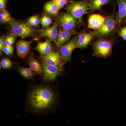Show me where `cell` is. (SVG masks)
<instances>
[{"label":"cell","instance_id":"obj_1","mask_svg":"<svg viewBox=\"0 0 126 126\" xmlns=\"http://www.w3.org/2000/svg\"><path fill=\"white\" fill-rule=\"evenodd\" d=\"M55 100L54 93L47 87L35 88L30 94V103L32 107L35 111H40L49 108Z\"/></svg>","mask_w":126,"mask_h":126},{"label":"cell","instance_id":"obj_2","mask_svg":"<svg viewBox=\"0 0 126 126\" xmlns=\"http://www.w3.org/2000/svg\"><path fill=\"white\" fill-rule=\"evenodd\" d=\"M11 34L24 39L26 37H34L39 31L30 26L27 23H23L13 19L8 23Z\"/></svg>","mask_w":126,"mask_h":126},{"label":"cell","instance_id":"obj_3","mask_svg":"<svg viewBox=\"0 0 126 126\" xmlns=\"http://www.w3.org/2000/svg\"><path fill=\"white\" fill-rule=\"evenodd\" d=\"M65 9L69 14L79 20V22H82L83 16L91 9V6L90 3L85 0L73 1L69 4Z\"/></svg>","mask_w":126,"mask_h":126},{"label":"cell","instance_id":"obj_4","mask_svg":"<svg viewBox=\"0 0 126 126\" xmlns=\"http://www.w3.org/2000/svg\"><path fill=\"white\" fill-rule=\"evenodd\" d=\"M113 42L107 39H101L95 43L93 45L94 54L95 56L106 58L111 54Z\"/></svg>","mask_w":126,"mask_h":126},{"label":"cell","instance_id":"obj_5","mask_svg":"<svg viewBox=\"0 0 126 126\" xmlns=\"http://www.w3.org/2000/svg\"><path fill=\"white\" fill-rule=\"evenodd\" d=\"M62 66L48 64L43 61L42 72L45 80L51 82L55 80L57 77L61 75Z\"/></svg>","mask_w":126,"mask_h":126},{"label":"cell","instance_id":"obj_6","mask_svg":"<svg viewBox=\"0 0 126 126\" xmlns=\"http://www.w3.org/2000/svg\"><path fill=\"white\" fill-rule=\"evenodd\" d=\"M116 23V19L113 15L107 17L102 27L94 31L95 37L101 38L111 34L115 29Z\"/></svg>","mask_w":126,"mask_h":126},{"label":"cell","instance_id":"obj_7","mask_svg":"<svg viewBox=\"0 0 126 126\" xmlns=\"http://www.w3.org/2000/svg\"><path fill=\"white\" fill-rule=\"evenodd\" d=\"M77 38L71 40L68 43L60 47V52L61 60L64 63H66L70 61L72 52L77 48Z\"/></svg>","mask_w":126,"mask_h":126},{"label":"cell","instance_id":"obj_8","mask_svg":"<svg viewBox=\"0 0 126 126\" xmlns=\"http://www.w3.org/2000/svg\"><path fill=\"white\" fill-rule=\"evenodd\" d=\"M58 20L61 28L64 30L74 29L78 23L77 19L68 13L61 14L59 16Z\"/></svg>","mask_w":126,"mask_h":126},{"label":"cell","instance_id":"obj_9","mask_svg":"<svg viewBox=\"0 0 126 126\" xmlns=\"http://www.w3.org/2000/svg\"><path fill=\"white\" fill-rule=\"evenodd\" d=\"M35 40H36V39L30 41L21 40L17 42L16 44V50L18 56L22 59L26 58L29 52L31 44Z\"/></svg>","mask_w":126,"mask_h":126},{"label":"cell","instance_id":"obj_10","mask_svg":"<svg viewBox=\"0 0 126 126\" xmlns=\"http://www.w3.org/2000/svg\"><path fill=\"white\" fill-rule=\"evenodd\" d=\"M107 18L99 14H94L91 15L89 18L88 28L94 30L98 29L102 27Z\"/></svg>","mask_w":126,"mask_h":126},{"label":"cell","instance_id":"obj_11","mask_svg":"<svg viewBox=\"0 0 126 126\" xmlns=\"http://www.w3.org/2000/svg\"><path fill=\"white\" fill-rule=\"evenodd\" d=\"M95 36L94 31L89 33H83L79 35L77 38L76 47L84 49L87 47L93 38Z\"/></svg>","mask_w":126,"mask_h":126},{"label":"cell","instance_id":"obj_12","mask_svg":"<svg viewBox=\"0 0 126 126\" xmlns=\"http://www.w3.org/2000/svg\"><path fill=\"white\" fill-rule=\"evenodd\" d=\"M77 33V32L74 30L67 31L63 29H59L58 34L55 42L57 47H61L69 39L72 35Z\"/></svg>","mask_w":126,"mask_h":126},{"label":"cell","instance_id":"obj_13","mask_svg":"<svg viewBox=\"0 0 126 126\" xmlns=\"http://www.w3.org/2000/svg\"><path fill=\"white\" fill-rule=\"evenodd\" d=\"M43 61L48 64L54 65H63L61 55L59 52L52 51L48 54L43 56Z\"/></svg>","mask_w":126,"mask_h":126},{"label":"cell","instance_id":"obj_14","mask_svg":"<svg viewBox=\"0 0 126 126\" xmlns=\"http://www.w3.org/2000/svg\"><path fill=\"white\" fill-rule=\"evenodd\" d=\"M38 32L41 36H46L55 43L58 34V25L55 23L52 27L39 31Z\"/></svg>","mask_w":126,"mask_h":126},{"label":"cell","instance_id":"obj_15","mask_svg":"<svg viewBox=\"0 0 126 126\" xmlns=\"http://www.w3.org/2000/svg\"><path fill=\"white\" fill-rule=\"evenodd\" d=\"M51 41L47 38L44 42H38L35 49L39 52L41 56L47 55L52 51Z\"/></svg>","mask_w":126,"mask_h":126},{"label":"cell","instance_id":"obj_16","mask_svg":"<svg viewBox=\"0 0 126 126\" xmlns=\"http://www.w3.org/2000/svg\"><path fill=\"white\" fill-rule=\"evenodd\" d=\"M118 11L116 23L119 25L123 19L126 18V0H117Z\"/></svg>","mask_w":126,"mask_h":126},{"label":"cell","instance_id":"obj_17","mask_svg":"<svg viewBox=\"0 0 126 126\" xmlns=\"http://www.w3.org/2000/svg\"><path fill=\"white\" fill-rule=\"evenodd\" d=\"M44 9L47 15L52 16L58 15L60 10L53 0L46 2L44 6Z\"/></svg>","mask_w":126,"mask_h":126},{"label":"cell","instance_id":"obj_18","mask_svg":"<svg viewBox=\"0 0 126 126\" xmlns=\"http://www.w3.org/2000/svg\"><path fill=\"white\" fill-rule=\"evenodd\" d=\"M28 60L30 68L35 73L40 74L42 72V67L38 60L32 55L29 56Z\"/></svg>","mask_w":126,"mask_h":126},{"label":"cell","instance_id":"obj_19","mask_svg":"<svg viewBox=\"0 0 126 126\" xmlns=\"http://www.w3.org/2000/svg\"><path fill=\"white\" fill-rule=\"evenodd\" d=\"M18 71L22 77L27 79H31L35 76L34 72L30 68L21 67L18 68Z\"/></svg>","mask_w":126,"mask_h":126},{"label":"cell","instance_id":"obj_20","mask_svg":"<svg viewBox=\"0 0 126 126\" xmlns=\"http://www.w3.org/2000/svg\"><path fill=\"white\" fill-rule=\"evenodd\" d=\"M108 2L109 0H92L90 3V9L92 11L100 10L102 6Z\"/></svg>","mask_w":126,"mask_h":126},{"label":"cell","instance_id":"obj_21","mask_svg":"<svg viewBox=\"0 0 126 126\" xmlns=\"http://www.w3.org/2000/svg\"><path fill=\"white\" fill-rule=\"evenodd\" d=\"M9 12L5 9L0 10V23L3 24L9 23L13 19Z\"/></svg>","mask_w":126,"mask_h":126},{"label":"cell","instance_id":"obj_22","mask_svg":"<svg viewBox=\"0 0 126 126\" xmlns=\"http://www.w3.org/2000/svg\"><path fill=\"white\" fill-rule=\"evenodd\" d=\"M39 16L36 15L30 17L27 19V24L32 27L38 26L40 23Z\"/></svg>","mask_w":126,"mask_h":126},{"label":"cell","instance_id":"obj_23","mask_svg":"<svg viewBox=\"0 0 126 126\" xmlns=\"http://www.w3.org/2000/svg\"><path fill=\"white\" fill-rule=\"evenodd\" d=\"M12 62L8 58H3L1 60L0 63V68L2 69H9L12 67Z\"/></svg>","mask_w":126,"mask_h":126},{"label":"cell","instance_id":"obj_24","mask_svg":"<svg viewBox=\"0 0 126 126\" xmlns=\"http://www.w3.org/2000/svg\"><path fill=\"white\" fill-rule=\"evenodd\" d=\"M40 21L42 26L44 28L49 27L52 23L51 18L46 15L43 16L40 19Z\"/></svg>","mask_w":126,"mask_h":126},{"label":"cell","instance_id":"obj_25","mask_svg":"<svg viewBox=\"0 0 126 126\" xmlns=\"http://www.w3.org/2000/svg\"><path fill=\"white\" fill-rule=\"evenodd\" d=\"M16 36L13 34L9 35L5 38V45L12 46L15 42Z\"/></svg>","mask_w":126,"mask_h":126},{"label":"cell","instance_id":"obj_26","mask_svg":"<svg viewBox=\"0 0 126 126\" xmlns=\"http://www.w3.org/2000/svg\"><path fill=\"white\" fill-rule=\"evenodd\" d=\"M2 52L8 56H12L14 55V47L12 46L5 45L2 49Z\"/></svg>","mask_w":126,"mask_h":126},{"label":"cell","instance_id":"obj_27","mask_svg":"<svg viewBox=\"0 0 126 126\" xmlns=\"http://www.w3.org/2000/svg\"><path fill=\"white\" fill-rule=\"evenodd\" d=\"M59 10L63 8L67 3V0H53Z\"/></svg>","mask_w":126,"mask_h":126},{"label":"cell","instance_id":"obj_28","mask_svg":"<svg viewBox=\"0 0 126 126\" xmlns=\"http://www.w3.org/2000/svg\"><path fill=\"white\" fill-rule=\"evenodd\" d=\"M119 35L124 40H126V27L122 28L119 32Z\"/></svg>","mask_w":126,"mask_h":126},{"label":"cell","instance_id":"obj_29","mask_svg":"<svg viewBox=\"0 0 126 126\" xmlns=\"http://www.w3.org/2000/svg\"><path fill=\"white\" fill-rule=\"evenodd\" d=\"M5 38L4 37H1L0 38V54H2V49L5 46Z\"/></svg>","mask_w":126,"mask_h":126},{"label":"cell","instance_id":"obj_30","mask_svg":"<svg viewBox=\"0 0 126 126\" xmlns=\"http://www.w3.org/2000/svg\"><path fill=\"white\" fill-rule=\"evenodd\" d=\"M7 2V0H0V10L5 9Z\"/></svg>","mask_w":126,"mask_h":126}]
</instances>
